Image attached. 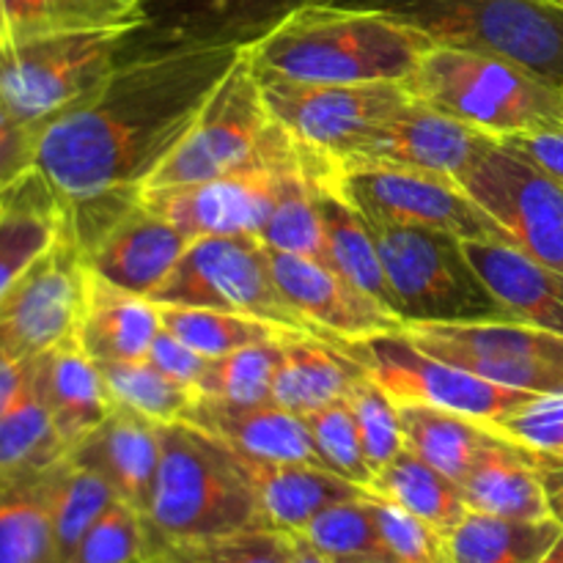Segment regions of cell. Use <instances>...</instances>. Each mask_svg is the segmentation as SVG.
Here are the masks:
<instances>
[{
    "label": "cell",
    "mask_w": 563,
    "mask_h": 563,
    "mask_svg": "<svg viewBox=\"0 0 563 563\" xmlns=\"http://www.w3.org/2000/svg\"><path fill=\"white\" fill-rule=\"evenodd\" d=\"M245 44H185L115 66L97 93L38 130L33 168L66 209L143 190L192 130Z\"/></svg>",
    "instance_id": "cell-1"
},
{
    "label": "cell",
    "mask_w": 563,
    "mask_h": 563,
    "mask_svg": "<svg viewBox=\"0 0 563 563\" xmlns=\"http://www.w3.org/2000/svg\"><path fill=\"white\" fill-rule=\"evenodd\" d=\"M267 75L302 82H405L434 47L427 33L377 11L311 3L247 42Z\"/></svg>",
    "instance_id": "cell-2"
},
{
    "label": "cell",
    "mask_w": 563,
    "mask_h": 563,
    "mask_svg": "<svg viewBox=\"0 0 563 563\" xmlns=\"http://www.w3.org/2000/svg\"><path fill=\"white\" fill-rule=\"evenodd\" d=\"M157 429L159 467L143 517L148 539L192 548L264 528L256 493L229 445L187 421Z\"/></svg>",
    "instance_id": "cell-3"
},
{
    "label": "cell",
    "mask_w": 563,
    "mask_h": 563,
    "mask_svg": "<svg viewBox=\"0 0 563 563\" xmlns=\"http://www.w3.org/2000/svg\"><path fill=\"white\" fill-rule=\"evenodd\" d=\"M377 11L427 33L438 47L511 60L563 91V3L559 0H317Z\"/></svg>",
    "instance_id": "cell-4"
},
{
    "label": "cell",
    "mask_w": 563,
    "mask_h": 563,
    "mask_svg": "<svg viewBox=\"0 0 563 563\" xmlns=\"http://www.w3.org/2000/svg\"><path fill=\"white\" fill-rule=\"evenodd\" d=\"M405 88L416 102L498 141L563 124L561 88L498 55L434 44Z\"/></svg>",
    "instance_id": "cell-5"
},
{
    "label": "cell",
    "mask_w": 563,
    "mask_h": 563,
    "mask_svg": "<svg viewBox=\"0 0 563 563\" xmlns=\"http://www.w3.org/2000/svg\"><path fill=\"white\" fill-rule=\"evenodd\" d=\"M366 223L401 324L520 322L484 284L462 240L416 225Z\"/></svg>",
    "instance_id": "cell-6"
},
{
    "label": "cell",
    "mask_w": 563,
    "mask_h": 563,
    "mask_svg": "<svg viewBox=\"0 0 563 563\" xmlns=\"http://www.w3.org/2000/svg\"><path fill=\"white\" fill-rule=\"evenodd\" d=\"M132 31L53 33L0 44V110L42 130L104 86Z\"/></svg>",
    "instance_id": "cell-7"
},
{
    "label": "cell",
    "mask_w": 563,
    "mask_h": 563,
    "mask_svg": "<svg viewBox=\"0 0 563 563\" xmlns=\"http://www.w3.org/2000/svg\"><path fill=\"white\" fill-rule=\"evenodd\" d=\"M302 159V143L273 119L256 152L242 168L196 185L141 190L152 212L179 225L190 240L198 236L262 234L273 212L278 181Z\"/></svg>",
    "instance_id": "cell-8"
},
{
    "label": "cell",
    "mask_w": 563,
    "mask_h": 563,
    "mask_svg": "<svg viewBox=\"0 0 563 563\" xmlns=\"http://www.w3.org/2000/svg\"><path fill=\"white\" fill-rule=\"evenodd\" d=\"M159 306L245 313L295 333L319 335L280 291L267 245L253 234L198 236L152 295Z\"/></svg>",
    "instance_id": "cell-9"
},
{
    "label": "cell",
    "mask_w": 563,
    "mask_h": 563,
    "mask_svg": "<svg viewBox=\"0 0 563 563\" xmlns=\"http://www.w3.org/2000/svg\"><path fill=\"white\" fill-rule=\"evenodd\" d=\"M339 190L379 223L443 231L462 242H509V234L460 190L454 179L368 159H335Z\"/></svg>",
    "instance_id": "cell-10"
},
{
    "label": "cell",
    "mask_w": 563,
    "mask_h": 563,
    "mask_svg": "<svg viewBox=\"0 0 563 563\" xmlns=\"http://www.w3.org/2000/svg\"><path fill=\"white\" fill-rule=\"evenodd\" d=\"M335 344L355 357L396 405H429L495 427L500 418L539 396L487 383L467 368L440 361L423 352L401 330Z\"/></svg>",
    "instance_id": "cell-11"
},
{
    "label": "cell",
    "mask_w": 563,
    "mask_h": 563,
    "mask_svg": "<svg viewBox=\"0 0 563 563\" xmlns=\"http://www.w3.org/2000/svg\"><path fill=\"white\" fill-rule=\"evenodd\" d=\"M253 58V55H251ZM264 102L302 146L333 159L355 154L407 102L405 82H302L258 71Z\"/></svg>",
    "instance_id": "cell-12"
},
{
    "label": "cell",
    "mask_w": 563,
    "mask_h": 563,
    "mask_svg": "<svg viewBox=\"0 0 563 563\" xmlns=\"http://www.w3.org/2000/svg\"><path fill=\"white\" fill-rule=\"evenodd\" d=\"M460 190L509 234L511 245L563 273V185L504 141L460 176Z\"/></svg>",
    "instance_id": "cell-13"
},
{
    "label": "cell",
    "mask_w": 563,
    "mask_h": 563,
    "mask_svg": "<svg viewBox=\"0 0 563 563\" xmlns=\"http://www.w3.org/2000/svg\"><path fill=\"white\" fill-rule=\"evenodd\" d=\"M273 124L251 47L245 44L229 75L218 82L185 141L152 174L143 190L196 185L242 168Z\"/></svg>",
    "instance_id": "cell-14"
},
{
    "label": "cell",
    "mask_w": 563,
    "mask_h": 563,
    "mask_svg": "<svg viewBox=\"0 0 563 563\" xmlns=\"http://www.w3.org/2000/svg\"><path fill=\"white\" fill-rule=\"evenodd\" d=\"M423 352L528 394H563V335L526 322L405 324Z\"/></svg>",
    "instance_id": "cell-15"
},
{
    "label": "cell",
    "mask_w": 563,
    "mask_h": 563,
    "mask_svg": "<svg viewBox=\"0 0 563 563\" xmlns=\"http://www.w3.org/2000/svg\"><path fill=\"white\" fill-rule=\"evenodd\" d=\"M88 269L69 223L0 302V352L38 357L77 339L86 308Z\"/></svg>",
    "instance_id": "cell-16"
},
{
    "label": "cell",
    "mask_w": 563,
    "mask_h": 563,
    "mask_svg": "<svg viewBox=\"0 0 563 563\" xmlns=\"http://www.w3.org/2000/svg\"><path fill=\"white\" fill-rule=\"evenodd\" d=\"M190 242L179 225L152 212L137 196L82 242L80 251L93 275L119 289L152 297L174 273Z\"/></svg>",
    "instance_id": "cell-17"
},
{
    "label": "cell",
    "mask_w": 563,
    "mask_h": 563,
    "mask_svg": "<svg viewBox=\"0 0 563 563\" xmlns=\"http://www.w3.org/2000/svg\"><path fill=\"white\" fill-rule=\"evenodd\" d=\"M267 253L284 297L317 330L319 339L361 341L405 328L394 311L341 278L328 264L273 247H267Z\"/></svg>",
    "instance_id": "cell-18"
},
{
    "label": "cell",
    "mask_w": 563,
    "mask_h": 563,
    "mask_svg": "<svg viewBox=\"0 0 563 563\" xmlns=\"http://www.w3.org/2000/svg\"><path fill=\"white\" fill-rule=\"evenodd\" d=\"M498 137L482 130L449 119L427 104L410 102L390 115L355 154L346 159H368V163H390L401 168L427 170V174L454 179L487 152Z\"/></svg>",
    "instance_id": "cell-19"
},
{
    "label": "cell",
    "mask_w": 563,
    "mask_h": 563,
    "mask_svg": "<svg viewBox=\"0 0 563 563\" xmlns=\"http://www.w3.org/2000/svg\"><path fill=\"white\" fill-rule=\"evenodd\" d=\"M187 423L229 445L234 454L264 462H306L324 467L302 416L284 410L275 401L262 405H231L196 396Z\"/></svg>",
    "instance_id": "cell-20"
},
{
    "label": "cell",
    "mask_w": 563,
    "mask_h": 563,
    "mask_svg": "<svg viewBox=\"0 0 563 563\" xmlns=\"http://www.w3.org/2000/svg\"><path fill=\"white\" fill-rule=\"evenodd\" d=\"M159 423L113 405L110 416L69 451V460L108 478L124 504L146 517L159 467Z\"/></svg>",
    "instance_id": "cell-21"
},
{
    "label": "cell",
    "mask_w": 563,
    "mask_h": 563,
    "mask_svg": "<svg viewBox=\"0 0 563 563\" xmlns=\"http://www.w3.org/2000/svg\"><path fill=\"white\" fill-rule=\"evenodd\" d=\"M311 3L317 0H143V27H154L168 47L253 42L286 14Z\"/></svg>",
    "instance_id": "cell-22"
},
{
    "label": "cell",
    "mask_w": 563,
    "mask_h": 563,
    "mask_svg": "<svg viewBox=\"0 0 563 563\" xmlns=\"http://www.w3.org/2000/svg\"><path fill=\"white\" fill-rule=\"evenodd\" d=\"M236 462L256 493L262 526L280 533H300L319 511L368 493L328 467L306 462H264L242 454Z\"/></svg>",
    "instance_id": "cell-23"
},
{
    "label": "cell",
    "mask_w": 563,
    "mask_h": 563,
    "mask_svg": "<svg viewBox=\"0 0 563 563\" xmlns=\"http://www.w3.org/2000/svg\"><path fill=\"white\" fill-rule=\"evenodd\" d=\"M33 374L44 405L53 416L55 432L69 454L113 410L102 368L82 350L80 341L69 339L38 355Z\"/></svg>",
    "instance_id": "cell-24"
},
{
    "label": "cell",
    "mask_w": 563,
    "mask_h": 563,
    "mask_svg": "<svg viewBox=\"0 0 563 563\" xmlns=\"http://www.w3.org/2000/svg\"><path fill=\"white\" fill-rule=\"evenodd\" d=\"M495 297L520 322L563 335V273L509 242H462Z\"/></svg>",
    "instance_id": "cell-25"
},
{
    "label": "cell",
    "mask_w": 563,
    "mask_h": 563,
    "mask_svg": "<svg viewBox=\"0 0 563 563\" xmlns=\"http://www.w3.org/2000/svg\"><path fill=\"white\" fill-rule=\"evenodd\" d=\"M66 225V207L36 168L0 190V302Z\"/></svg>",
    "instance_id": "cell-26"
},
{
    "label": "cell",
    "mask_w": 563,
    "mask_h": 563,
    "mask_svg": "<svg viewBox=\"0 0 563 563\" xmlns=\"http://www.w3.org/2000/svg\"><path fill=\"white\" fill-rule=\"evenodd\" d=\"M460 487L467 511L504 520H550L537 460L506 434L473 462Z\"/></svg>",
    "instance_id": "cell-27"
},
{
    "label": "cell",
    "mask_w": 563,
    "mask_h": 563,
    "mask_svg": "<svg viewBox=\"0 0 563 563\" xmlns=\"http://www.w3.org/2000/svg\"><path fill=\"white\" fill-rule=\"evenodd\" d=\"M159 306L152 297L119 289L91 273L77 341L97 363L146 357L159 333Z\"/></svg>",
    "instance_id": "cell-28"
},
{
    "label": "cell",
    "mask_w": 563,
    "mask_h": 563,
    "mask_svg": "<svg viewBox=\"0 0 563 563\" xmlns=\"http://www.w3.org/2000/svg\"><path fill=\"white\" fill-rule=\"evenodd\" d=\"M58 465L0 473V563H64L53 520Z\"/></svg>",
    "instance_id": "cell-29"
},
{
    "label": "cell",
    "mask_w": 563,
    "mask_h": 563,
    "mask_svg": "<svg viewBox=\"0 0 563 563\" xmlns=\"http://www.w3.org/2000/svg\"><path fill=\"white\" fill-rule=\"evenodd\" d=\"M363 374L366 368L335 341L311 333H289L273 383V401L295 416H308L330 401L344 399L352 383Z\"/></svg>",
    "instance_id": "cell-30"
},
{
    "label": "cell",
    "mask_w": 563,
    "mask_h": 563,
    "mask_svg": "<svg viewBox=\"0 0 563 563\" xmlns=\"http://www.w3.org/2000/svg\"><path fill=\"white\" fill-rule=\"evenodd\" d=\"M333 174L335 165L330 174L317 181V190H313L319 220H322L328 267L350 280L352 286L366 291L368 297L383 302L388 311H394V295H390L388 278H385L372 229H368L366 218L357 212L355 203L339 190Z\"/></svg>",
    "instance_id": "cell-31"
},
{
    "label": "cell",
    "mask_w": 563,
    "mask_h": 563,
    "mask_svg": "<svg viewBox=\"0 0 563 563\" xmlns=\"http://www.w3.org/2000/svg\"><path fill=\"white\" fill-rule=\"evenodd\" d=\"M401 440L410 454L462 482L473 462L500 438L489 423L429 405H399Z\"/></svg>",
    "instance_id": "cell-32"
},
{
    "label": "cell",
    "mask_w": 563,
    "mask_h": 563,
    "mask_svg": "<svg viewBox=\"0 0 563 563\" xmlns=\"http://www.w3.org/2000/svg\"><path fill=\"white\" fill-rule=\"evenodd\" d=\"M368 493L401 506L449 537L467 515L460 482L440 473L429 462L418 460L407 449H401L388 465L374 473Z\"/></svg>",
    "instance_id": "cell-33"
},
{
    "label": "cell",
    "mask_w": 563,
    "mask_h": 563,
    "mask_svg": "<svg viewBox=\"0 0 563 563\" xmlns=\"http://www.w3.org/2000/svg\"><path fill=\"white\" fill-rule=\"evenodd\" d=\"M563 528L550 520H504L467 511L451 531V563H539Z\"/></svg>",
    "instance_id": "cell-34"
},
{
    "label": "cell",
    "mask_w": 563,
    "mask_h": 563,
    "mask_svg": "<svg viewBox=\"0 0 563 563\" xmlns=\"http://www.w3.org/2000/svg\"><path fill=\"white\" fill-rule=\"evenodd\" d=\"M9 42L53 33L124 27L135 36L146 25L143 5L121 0H3Z\"/></svg>",
    "instance_id": "cell-35"
},
{
    "label": "cell",
    "mask_w": 563,
    "mask_h": 563,
    "mask_svg": "<svg viewBox=\"0 0 563 563\" xmlns=\"http://www.w3.org/2000/svg\"><path fill=\"white\" fill-rule=\"evenodd\" d=\"M36 363V361H33ZM66 456V445L55 432L53 416L42 399L36 374L22 385L9 410L0 416V473L49 467Z\"/></svg>",
    "instance_id": "cell-36"
},
{
    "label": "cell",
    "mask_w": 563,
    "mask_h": 563,
    "mask_svg": "<svg viewBox=\"0 0 563 563\" xmlns=\"http://www.w3.org/2000/svg\"><path fill=\"white\" fill-rule=\"evenodd\" d=\"M300 537L328 561L350 563H396L379 531L368 493L363 498L341 500L319 511L300 531Z\"/></svg>",
    "instance_id": "cell-37"
},
{
    "label": "cell",
    "mask_w": 563,
    "mask_h": 563,
    "mask_svg": "<svg viewBox=\"0 0 563 563\" xmlns=\"http://www.w3.org/2000/svg\"><path fill=\"white\" fill-rule=\"evenodd\" d=\"M159 306V302H157ZM159 322L165 330L179 335L185 344L207 357H223L242 346L262 344V341L284 339L286 330L280 324L262 322V319L245 317V313L212 311V308H185V306H159Z\"/></svg>",
    "instance_id": "cell-38"
},
{
    "label": "cell",
    "mask_w": 563,
    "mask_h": 563,
    "mask_svg": "<svg viewBox=\"0 0 563 563\" xmlns=\"http://www.w3.org/2000/svg\"><path fill=\"white\" fill-rule=\"evenodd\" d=\"M286 335L275 341L242 346V350L229 352L223 357H212L196 396L231 401V405L273 401V383L280 361H284Z\"/></svg>",
    "instance_id": "cell-39"
},
{
    "label": "cell",
    "mask_w": 563,
    "mask_h": 563,
    "mask_svg": "<svg viewBox=\"0 0 563 563\" xmlns=\"http://www.w3.org/2000/svg\"><path fill=\"white\" fill-rule=\"evenodd\" d=\"M113 405L141 412L154 423L185 421L196 394L165 377L148 357L119 363H99Z\"/></svg>",
    "instance_id": "cell-40"
},
{
    "label": "cell",
    "mask_w": 563,
    "mask_h": 563,
    "mask_svg": "<svg viewBox=\"0 0 563 563\" xmlns=\"http://www.w3.org/2000/svg\"><path fill=\"white\" fill-rule=\"evenodd\" d=\"M113 500H119V495L110 487L108 478H102L91 467L77 465L69 456L60 460L53 495L55 542H58L60 561L69 563L88 528L104 515Z\"/></svg>",
    "instance_id": "cell-41"
},
{
    "label": "cell",
    "mask_w": 563,
    "mask_h": 563,
    "mask_svg": "<svg viewBox=\"0 0 563 563\" xmlns=\"http://www.w3.org/2000/svg\"><path fill=\"white\" fill-rule=\"evenodd\" d=\"M302 421H306L308 432H311L313 445H317L324 467L339 473L346 482L368 489L374 473L368 467L366 456H363L361 434H357L355 416H352L346 399L330 401V405L302 416Z\"/></svg>",
    "instance_id": "cell-42"
},
{
    "label": "cell",
    "mask_w": 563,
    "mask_h": 563,
    "mask_svg": "<svg viewBox=\"0 0 563 563\" xmlns=\"http://www.w3.org/2000/svg\"><path fill=\"white\" fill-rule=\"evenodd\" d=\"M344 399L346 405H350L352 416H355L363 456H366L372 473H377L379 467L388 465V462L405 449L399 405H396L368 374H363L361 379L352 383L350 394H346Z\"/></svg>",
    "instance_id": "cell-43"
},
{
    "label": "cell",
    "mask_w": 563,
    "mask_h": 563,
    "mask_svg": "<svg viewBox=\"0 0 563 563\" xmlns=\"http://www.w3.org/2000/svg\"><path fill=\"white\" fill-rule=\"evenodd\" d=\"M69 563H146V522L124 500H113L88 528Z\"/></svg>",
    "instance_id": "cell-44"
},
{
    "label": "cell",
    "mask_w": 563,
    "mask_h": 563,
    "mask_svg": "<svg viewBox=\"0 0 563 563\" xmlns=\"http://www.w3.org/2000/svg\"><path fill=\"white\" fill-rule=\"evenodd\" d=\"M537 460V465L563 467V394H539L495 423Z\"/></svg>",
    "instance_id": "cell-45"
},
{
    "label": "cell",
    "mask_w": 563,
    "mask_h": 563,
    "mask_svg": "<svg viewBox=\"0 0 563 563\" xmlns=\"http://www.w3.org/2000/svg\"><path fill=\"white\" fill-rule=\"evenodd\" d=\"M368 500L396 563H451L449 533L379 495L368 493Z\"/></svg>",
    "instance_id": "cell-46"
},
{
    "label": "cell",
    "mask_w": 563,
    "mask_h": 563,
    "mask_svg": "<svg viewBox=\"0 0 563 563\" xmlns=\"http://www.w3.org/2000/svg\"><path fill=\"white\" fill-rule=\"evenodd\" d=\"M174 550L192 563H291L289 533L273 531V528H251L234 537Z\"/></svg>",
    "instance_id": "cell-47"
},
{
    "label": "cell",
    "mask_w": 563,
    "mask_h": 563,
    "mask_svg": "<svg viewBox=\"0 0 563 563\" xmlns=\"http://www.w3.org/2000/svg\"><path fill=\"white\" fill-rule=\"evenodd\" d=\"M146 357L165 374V377L179 383L181 388L192 390V394L198 390V385H201L203 374H207L209 368V361H212V357L196 352L190 344H185L179 335H174L165 328H159V333L154 335Z\"/></svg>",
    "instance_id": "cell-48"
},
{
    "label": "cell",
    "mask_w": 563,
    "mask_h": 563,
    "mask_svg": "<svg viewBox=\"0 0 563 563\" xmlns=\"http://www.w3.org/2000/svg\"><path fill=\"white\" fill-rule=\"evenodd\" d=\"M38 130L11 119L0 110V190L14 185L16 179L33 170L36 163Z\"/></svg>",
    "instance_id": "cell-49"
},
{
    "label": "cell",
    "mask_w": 563,
    "mask_h": 563,
    "mask_svg": "<svg viewBox=\"0 0 563 563\" xmlns=\"http://www.w3.org/2000/svg\"><path fill=\"white\" fill-rule=\"evenodd\" d=\"M504 143H509L517 152L526 154L528 159H533L539 168L548 170L553 179H559L563 185V124L542 126V130L504 137Z\"/></svg>",
    "instance_id": "cell-50"
},
{
    "label": "cell",
    "mask_w": 563,
    "mask_h": 563,
    "mask_svg": "<svg viewBox=\"0 0 563 563\" xmlns=\"http://www.w3.org/2000/svg\"><path fill=\"white\" fill-rule=\"evenodd\" d=\"M36 357H16L9 352H0V416L9 410L11 401L22 390V385L31 377V368Z\"/></svg>",
    "instance_id": "cell-51"
},
{
    "label": "cell",
    "mask_w": 563,
    "mask_h": 563,
    "mask_svg": "<svg viewBox=\"0 0 563 563\" xmlns=\"http://www.w3.org/2000/svg\"><path fill=\"white\" fill-rule=\"evenodd\" d=\"M539 476H542L544 498H548L550 517L563 528V467H539Z\"/></svg>",
    "instance_id": "cell-52"
},
{
    "label": "cell",
    "mask_w": 563,
    "mask_h": 563,
    "mask_svg": "<svg viewBox=\"0 0 563 563\" xmlns=\"http://www.w3.org/2000/svg\"><path fill=\"white\" fill-rule=\"evenodd\" d=\"M289 542H291V563H333L324 559L319 550H313L300 533H289Z\"/></svg>",
    "instance_id": "cell-53"
},
{
    "label": "cell",
    "mask_w": 563,
    "mask_h": 563,
    "mask_svg": "<svg viewBox=\"0 0 563 563\" xmlns=\"http://www.w3.org/2000/svg\"><path fill=\"white\" fill-rule=\"evenodd\" d=\"M146 563H192L187 561L185 555L176 553L174 548L163 542H154V539L146 537Z\"/></svg>",
    "instance_id": "cell-54"
},
{
    "label": "cell",
    "mask_w": 563,
    "mask_h": 563,
    "mask_svg": "<svg viewBox=\"0 0 563 563\" xmlns=\"http://www.w3.org/2000/svg\"><path fill=\"white\" fill-rule=\"evenodd\" d=\"M539 563H563V533L559 537V542L553 544V548H550V553L544 555L542 561Z\"/></svg>",
    "instance_id": "cell-55"
},
{
    "label": "cell",
    "mask_w": 563,
    "mask_h": 563,
    "mask_svg": "<svg viewBox=\"0 0 563 563\" xmlns=\"http://www.w3.org/2000/svg\"><path fill=\"white\" fill-rule=\"evenodd\" d=\"M9 42V22H5V5L0 0V44Z\"/></svg>",
    "instance_id": "cell-56"
},
{
    "label": "cell",
    "mask_w": 563,
    "mask_h": 563,
    "mask_svg": "<svg viewBox=\"0 0 563 563\" xmlns=\"http://www.w3.org/2000/svg\"><path fill=\"white\" fill-rule=\"evenodd\" d=\"M121 3H130V5H143V0H121Z\"/></svg>",
    "instance_id": "cell-57"
},
{
    "label": "cell",
    "mask_w": 563,
    "mask_h": 563,
    "mask_svg": "<svg viewBox=\"0 0 563 563\" xmlns=\"http://www.w3.org/2000/svg\"><path fill=\"white\" fill-rule=\"evenodd\" d=\"M335 563H350V561H335Z\"/></svg>",
    "instance_id": "cell-58"
},
{
    "label": "cell",
    "mask_w": 563,
    "mask_h": 563,
    "mask_svg": "<svg viewBox=\"0 0 563 563\" xmlns=\"http://www.w3.org/2000/svg\"><path fill=\"white\" fill-rule=\"evenodd\" d=\"M559 3H563V0H559Z\"/></svg>",
    "instance_id": "cell-59"
}]
</instances>
